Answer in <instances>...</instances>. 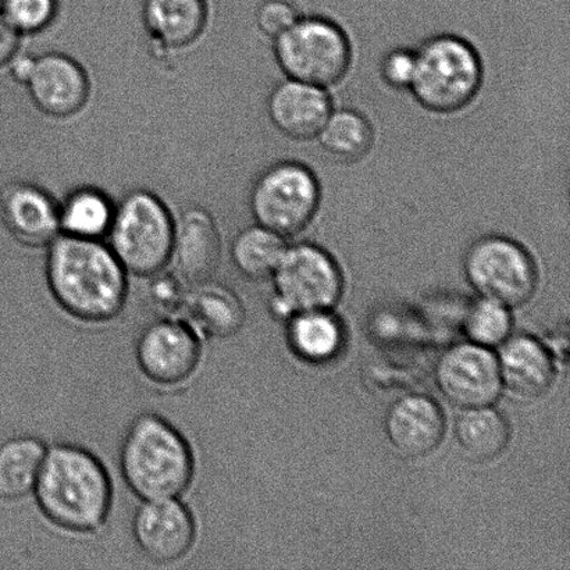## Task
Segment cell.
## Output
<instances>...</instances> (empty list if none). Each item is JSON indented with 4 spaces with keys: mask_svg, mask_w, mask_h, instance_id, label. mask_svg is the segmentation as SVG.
I'll list each match as a JSON object with an SVG mask.
<instances>
[{
    "mask_svg": "<svg viewBox=\"0 0 570 570\" xmlns=\"http://www.w3.org/2000/svg\"><path fill=\"white\" fill-rule=\"evenodd\" d=\"M47 249L45 278L66 315L83 324H106L121 315L130 275L108 244L59 234Z\"/></svg>",
    "mask_w": 570,
    "mask_h": 570,
    "instance_id": "6da1fadb",
    "label": "cell"
},
{
    "mask_svg": "<svg viewBox=\"0 0 570 570\" xmlns=\"http://www.w3.org/2000/svg\"><path fill=\"white\" fill-rule=\"evenodd\" d=\"M32 495L50 524L77 535L102 530L114 508L108 468L92 451L75 443L48 446Z\"/></svg>",
    "mask_w": 570,
    "mask_h": 570,
    "instance_id": "7a4b0ae2",
    "label": "cell"
},
{
    "mask_svg": "<svg viewBox=\"0 0 570 570\" xmlns=\"http://www.w3.org/2000/svg\"><path fill=\"white\" fill-rule=\"evenodd\" d=\"M119 468L128 490L141 501L183 499L194 483L197 461L180 429L159 413L144 412L128 424Z\"/></svg>",
    "mask_w": 570,
    "mask_h": 570,
    "instance_id": "3957f363",
    "label": "cell"
},
{
    "mask_svg": "<svg viewBox=\"0 0 570 570\" xmlns=\"http://www.w3.org/2000/svg\"><path fill=\"white\" fill-rule=\"evenodd\" d=\"M176 217L158 194L132 189L116 203L106 244L128 275L148 278L171 264Z\"/></svg>",
    "mask_w": 570,
    "mask_h": 570,
    "instance_id": "277c9868",
    "label": "cell"
},
{
    "mask_svg": "<svg viewBox=\"0 0 570 570\" xmlns=\"http://www.w3.org/2000/svg\"><path fill=\"white\" fill-rule=\"evenodd\" d=\"M482 80L476 49L460 37L439 36L428 39L415 52L410 91L433 114H455L476 98Z\"/></svg>",
    "mask_w": 570,
    "mask_h": 570,
    "instance_id": "5b68a950",
    "label": "cell"
},
{
    "mask_svg": "<svg viewBox=\"0 0 570 570\" xmlns=\"http://www.w3.org/2000/svg\"><path fill=\"white\" fill-rule=\"evenodd\" d=\"M248 204L256 225L283 238L293 237L315 219L321 184L309 167L299 161H278L256 177Z\"/></svg>",
    "mask_w": 570,
    "mask_h": 570,
    "instance_id": "8992f818",
    "label": "cell"
},
{
    "mask_svg": "<svg viewBox=\"0 0 570 570\" xmlns=\"http://www.w3.org/2000/svg\"><path fill=\"white\" fill-rule=\"evenodd\" d=\"M275 58L291 80L317 87L343 80L351 63L345 32L324 17H305L275 38Z\"/></svg>",
    "mask_w": 570,
    "mask_h": 570,
    "instance_id": "52a82bcc",
    "label": "cell"
},
{
    "mask_svg": "<svg viewBox=\"0 0 570 570\" xmlns=\"http://www.w3.org/2000/svg\"><path fill=\"white\" fill-rule=\"evenodd\" d=\"M272 281V312L288 318L296 313L328 311L337 304L344 288L333 256L307 243L285 248Z\"/></svg>",
    "mask_w": 570,
    "mask_h": 570,
    "instance_id": "ba28073f",
    "label": "cell"
},
{
    "mask_svg": "<svg viewBox=\"0 0 570 570\" xmlns=\"http://www.w3.org/2000/svg\"><path fill=\"white\" fill-rule=\"evenodd\" d=\"M468 282L485 299L507 307L528 304L538 288L532 256L521 244L504 236L479 238L465 255Z\"/></svg>",
    "mask_w": 570,
    "mask_h": 570,
    "instance_id": "9c48e42d",
    "label": "cell"
},
{
    "mask_svg": "<svg viewBox=\"0 0 570 570\" xmlns=\"http://www.w3.org/2000/svg\"><path fill=\"white\" fill-rule=\"evenodd\" d=\"M134 355L145 380L156 387L178 389L197 374L204 337L186 318L161 315L139 332Z\"/></svg>",
    "mask_w": 570,
    "mask_h": 570,
    "instance_id": "30bf717a",
    "label": "cell"
},
{
    "mask_svg": "<svg viewBox=\"0 0 570 570\" xmlns=\"http://www.w3.org/2000/svg\"><path fill=\"white\" fill-rule=\"evenodd\" d=\"M132 539L150 562L169 566L184 560L198 538V523L191 508L176 499L147 500L134 512Z\"/></svg>",
    "mask_w": 570,
    "mask_h": 570,
    "instance_id": "8fae6325",
    "label": "cell"
},
{
    "mask_svg": "<svg viewBox=\"0 0 570 570\" xmlns=\"http://www.w3.org/2000/svg\"><path fill=\"white\" fill-rule=\"evenodd\" d=\"M435 379L445 399L463 410L494 404L502 390L499 360L473 343L446 351L435 367Z\"/></svg>",
    "mask_w": 570,
    "mask_h": 570,
    "instance_id": "7c38bea8",
    "label": "cell"
},
{
    "mask_svg": "<svg viewBox=\"0 0 570 570\" xmlns=\"http://www.w3.org/2000/svg\"><path fill=\"white\" fill-rule=\"evenodd\" d=\"M24 87L36 109L55 120L80 115L91 98V80L86 67L63 52L37 56Z\"/></svg>",
    "mask_w": 570,
    "mask_h": 570,
    "instance_id": "4fadbf2b",
    "label": "cell"
},
{
    "mask_svg": "<svg viewBox=\"0 0 570 570\" xmlns=\"http://www.w3.org/2000/svg\"><path fill=\"white\" fill-rule=\"evenodd\" d=\"M0 222L21 247L47 248L60 234L59 200L36 183H6L0 188Z\"/></svg>",
    "mask_w": 570,
    "mask_h": 570,
    "instance_id": "5bb4252c",
    "label": "cell"
},
{
    "mask_svg": "<svg viewBox=\"0 0 570 570\" xmlns=\"http://www.w3.org/2000/svg\"><path fill=\"white\" fill-rule=\"evenodd\" d=\"M223 238L219 223L204 206L191 205L176 217L171 262L188 285L212 281L220 269Z\"/></svg>",
    "mask_w": 570,
    "mask_h": 570,
    "instance_id": "9a60e30c",
    "label": "cell"
},
{
    "mask_svg": "<svg viewBox=\"0 0 570 570\" xmlns=\"http://www.w3.org/2000/svg\"><path fill=\"white\" fill-rule=\"evenodd\" d=\"M266 111L283 136L306 141L321 132L333 105L324 88L288 78L272 89Z\"/></svg>",
    "mask_w": 570,
    "mask_h": 570,
    "instance_id": "2e32d148",
    "label": "cell"
},
{
    "mask_svg": "<svg viewBox=\"0 0 570 570\" xmlns=\"http://www.w3.org/2000/svg\"><path fill=\"white\" fill-rule=\"evenodd\" d=\"M385 434L402 456L422 458L432 454L445 433L440 406L424 395H406L395 401L385 415Z\"/></svg>",
    "mask_w": 570,
    "mask_h": 570,
    "instance_id": "e0dca14e",
    "label": "cell"
},
{
    "mask_svg": "<svg viewBox=\"0 0 570 570\" xmlns=\"http://www.w3.org/2000/svg\"><path fill=\"white\" fill-rule=\"evenodd\" d=\"M142 24L150 42L166 53L183 52L203 39L208 0H144Z\"/></svg>",
    "mask_w": 570,
    "mask_h": 570,
    "instance_id": "ac0fdd59",
    "label": "cell"
},
{
    "mask_svg": "<svg viewBox=\"0 0 570 570\" xmlns=\"http://www.w3.org/2000/svg\"><path fill=\"white\" fill-rule=\"evenodd\" d=\"M178 316L186 318L204 338L225 340L242 332L247 309L236 291L212 278L189 285Z\"/></svg>",
    "mask_w": 570,
    "mask_h": 570,
    "instance_id": "d6986e66",
    "label": "cell"
},
{
    "mask_svg": "<svg viewBox=\"0 0 570 570\" xmlns=\"http://www.w3.org/2000/svg\"><path fill=\"white\" fill-rule=\"evenodd\" d=\"M501 384L518 401H535L550 390L556 377L549 348L529 335L507 341L501 351Z\"/></svg>",
    "mask_w": 570,
    "mask_h": 570,
    "instance_id": "ffe728a7",
    "label": "cell"
},
{
    "mask_svg": "<svg viewBox=\"0 0 570 570\" xmlns=\"http://www.w3.org/2000/svg\"><path fill=\"white\" fill-rule=\"evenodd\" d=\"M116 203L105 189L78 186L59 200V228L65 236L105 239L114 220Z\"/></svg>",
    "mask_w": 570,
    "mask_h": 570,
    "instance_id": "44dd1931",
    "label": "cell"
},
{
    "mask_svg": "<svg viewBox=\"0 0 570 570\" xmlns=\"http://www.w3.org/2000/svg\"><path fill=\"white\" fill-rule=\"evenodd\" d=\"M48 445L36 435H14L0 443V500L32 495Z\"/></svg>",
    "mask_w": 570,
    "mask_h": 570,
    "instance_id": "7402d4cb",
    "label": "cell"
},
{
    "mask_svg": "<svg viewBox=\"0 0 570 570\" xmlns=\"http://www.w3.org/2000/svg\"><path fill=\"white\" fill-rule=\"evenodd\" d=\"M285 238L261 225L244 227L234 236L230 261L245 281H269L283 258Z\"/></svg>",
    "mask_w": 570,
    "mask_h": 570,
    "instance_id": "603a6c76",
    "label": "cell"
},
{
    "mask_svg": "<svg viewBox=\"0 0 570 570\" xmlns=\"http://www.w3.org/2000/svg\"><path fill=\"white\" fill-rule=\"evenodd\" d=\"M287 337L294 354L312 363L332 361L344 345V330L327 311L291 316Z\"/></svg>",
    "mask_w": 570,
    "mask_h": 570,
    "instance_id": "cb8c5ba5",
    "label": "cell"
},
{
    "mask_svg": "<svg viewBox=\"0 0 570 570\" xmlns=\"http://www.w3.org/2000/svg\"><path fill=\"white\" fill-rule=\"evenodd\" d=\"M510 435L507 419L490 406L465 410L455 424L458 444L473 461L495 460L505 451Z\"/></svg>",
    "mask_w": 570,
    "mask_h": 570,
    "instance_id": "d4e9b609",
    "label": "cell"
},
{
    "mask_svg": "<svg viewBox=\"0 0 570 570\" xmlns=\"http://www.w3.org/2000/svg\"><path fill=\"white\" fill-rule=\"evenodd\" d=\"M316 138L324 153L350 164L362 159L371 150L373 130L371 122L360 111L341 109L330 114Z\"/></svg>",
    "mask_w": 570,
    "mask_h": 570,
    "instance_id": "484cf974",
    "label": "cell"
},
{
    "mask_svg": "<svg viewBox=\"0 0 570 570\" xmlns=\"http://www.w3.org/2000/svg\"><path fill=\"white\" fill-rule=\"evenodd\" d=\"M512 318L508 307L499 302L480 299L469 309L465 330L473 344L493 348L510 337Z\"/></svg>",
    "mask_w": 570,
    "mask_h": 570,
    "instance_id": "4316f807",
    "label": "cell"
},
{
    "mask_svg": "<svg viewBox=\"0 0 570 570\" xmlns=\"http://www.w3.org/2000/svg\"><path fill=\"white\" fill-rule=\"evenodd\" d=\"M0 13L19 36H38L55 24L60 0H0Z\"/></svg>",
    "mask_w": 570,
    "mask_h": 570,
    "instance_id": "83f0119b",
    "label": "cell"
},
{
    "mask_svg": "<svg viewBox=\"0 0 570 570\" xmlns=\"http://www.w3.org/2000/svg\"><path fill=\"white\" fill-rule=\"evenodd\" d=\"M148 298L161 315H180L189 285L176 272L161 271L148 277Z\"/></svg>",
    "mask_w": 570,
    "mask_h": 570,
    "instance_id": "f1b7e54d",
    "label": "cell"
},
{
    "mask_svg": "<svg viewBox=\"0 0 570 570\" xmlns=\"http://www.w3.org/2000/svg\"><path fill=\"white\" fill-rule=\"evenodd\" d=\"M298 19L296 9L287 0H265L256 11V26L273 39L282 36Z\"/></svg>",
    "mask_w": 570,
    "mask_h": 570,
    "instance_id": "f546056e",
    "label": "cell"
},
{
    "mask_svg": "<svg viewBox=\"0 0 570 570\" xmlns=\"http://www.w3.org/2000/svg\"><path fill=\"white\" fill-rule=\"evenodd\" d=\"M382 78L394 89H410L415 72V52L407 49H394L384 56Z\"/></svg>",
    "mask_w": 570,
    "mask_h": 570,
    "instance_id": "4dcf8cb0",
    "label": "cell"
},
{
    "mask_svg": "<svg viewBox=\"0 0 570 570\" xmlns=\"http://www.w3.org/2000/svg\"><path fill=\"white\" fill-rule=\"evenodd\" d=\"M22 37L6 21L0 13V70L6 69L10 60L21 49Z\"/></svg>",
    "mask_w": 570,
    "mask_h": 570,
    "instance_id": "1f68e13d",
    "label": "cell"
},
{
    "mask_svg": "<svg viewBox=\"0 0 570 570\" xmlns=\"http://www.w3.org/2000/svg\"><path fill=\"white\" fill-rule=\"evenodd\" d=\"M37 56L22 52V49L16 53L14 58L10 60V63L6 69L9 70L11 78L20 86L24 87L28 78H30L31 72L33 70V65H36Z\"/></svg>",
    "mask_w": 570,
    "mask_h": 570,
    "instance_id": "d6a6232c",
    "label": "cell"
}]
</instances>
